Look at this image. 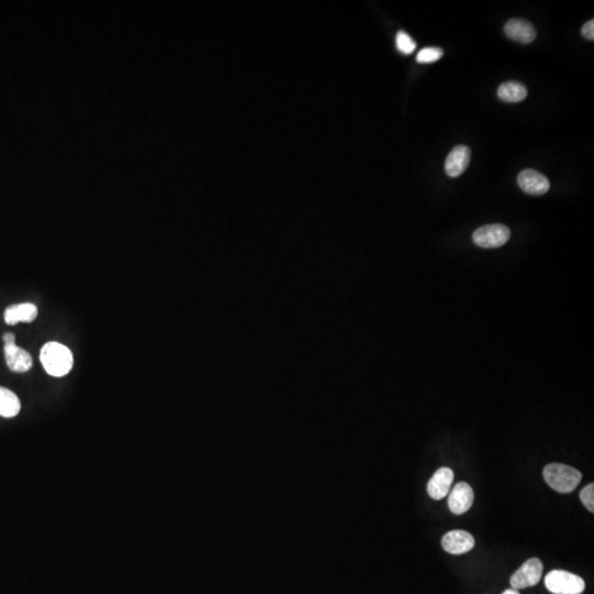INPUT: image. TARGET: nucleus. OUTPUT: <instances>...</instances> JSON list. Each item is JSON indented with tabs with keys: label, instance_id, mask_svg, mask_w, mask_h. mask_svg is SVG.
Masks as SVG:
<instances>
[{
	"label": "nucleus",
	"instance_id": "f257e3e1",
	"mask_svg": "<svg viewBox=\"0 0 594 594\" xmlns=\"http://www.w3.org/2000/svg\"><path fill=\"white\" fill-rule=\"evenodd\" d=\"M40 360L48 375L62 377L68 375L73 368V353L62 343H48L42 347Z\"/></svg>",
	"mask_w": 594,
	"mask_h": 594
},
{
	"label": "nucleus",
	"instance_id": "f03ea898",
	"mask_svg": "<svg viewBox=\"0 0 594 594\" xmlns=\"http://www.w3.org/2000/svg\"><path fill=\"white\" fill-rule=\"evenodd\" d=\"M543 479L556 492L571 493L583 480V474L577 469L563 464H549L543 468Z\"/></svg>",
	"mask_w": 594,
	"mask_h": 594
},
{
	"label": "nucleus",
	"instance_id": "7ed1b4c3",
	"mask_svg": "<svg viewBox=\"0 0 594 594\" xmlns=\"http://www.w3.org/2000/svg\"><path fill=\"white\" fill-rule=\"evenodd\" d=\"M545 587L553 594H581L585 589V580L565 570H551L545 577Z\"/></svg>",
	"mask_w": 594,
	"mask_h": 594
},
{
	"label": "nucleus",
	"instance_id": "20e7f679",
	"mask_svg": "<svg viewBox=\"0 0 594 594\" xmlns=\"http://www.w3.org/2000/svg\"><path fill=\"white\" fill-rule=\"evenodd\" d=\"M5 343V357L8 367L14 372L24 373L32 368V357L28 351L16 345V336L7 333L3 337Z\"/></svg>",
	"mask_w": 594,
	"mask_h": 594
},
{
	"label": "nucleus",
	"instance_id": "39448f33",
	"mask_svg": "<svg viewBox=\"0 0 594 594\" xmlns=\"http://www.w3.org/2000/svg\"><path fill=\"white\" fill-rule=\"evenodd\" d=\"M510 238L511 230L502 224L484 226L478 228L472 234L474 244L486 249L504 246Z\"/></svg>",
	"mask_w": 594,
	"mask_h": 594
},
{
	"label": "nucleus",
	"instance_id": "423d86ee",
	"mask_svg": "<svg viewBox=\"0 0 594 594\" xmlns=\"http://www.w3.org/2000/svg\"><path fill=\"white\" fill-rule=\"evenodd\" d=\"M543 571V565L541 559H528L513 573L510 579L511 587L516 590L534 587L541 581Z\"/></svg>",
	"mask_w": 594,
	"mask_h": 594
},
{
	"label": "nucleus",
	"instance_id": "0eeeda50",
	"mask_svg": "<svg viewBox=\"0 0 594 594\" xmlns=\"http://www.w3.org/2000/svg\"><path fill=\"white\" fill-rule=\"evenodd\" d=\"M476 545L474 536L470 533L462 529L448 531L442 539V546L444 551L452 555H462L474 549Z\"/></svg>",
	"mask_w": 594,
	"mask_h": 594
},
{
	"label": "nucleus",
	"instance_id": "6e6552de",
	"mask_svg": "<svg viewBox=\"0 0 594 594\" xmlns=\"http://www.w3.org/2000/svg\"><path fill=\"white\" fill-rule=\"evenodd\" d=\"M474 493L471 486L466 482H459L452 489L448 498V507L454 514L462 515L471 509Z\"/></svg>",
	"mask_w": 594,
	"mask_h": 594
},
{
	"label": "nucleus",
	"instance_id": "1a4fd4ad",
	"mask_svg": "<svg viewBox=\"0 0 594 594\" xmlns=\"http://www.w3.org/2000/svg\"><path fill=\"white\" fill-rule=\"evenodd\" d=\"M519 187L531 195L539 196L546 194L551 187L548 179L535 170H524L517 177Z\"/></svg>",
	"mask_w": 594,
	"mask_h": 594
},
{
	"label": "nucleus",
	"instance_id": "9d476101",
	"mask_svg": "<svg viewBox=\"0 0 594 594\" xmlns=\"http://www.w3.org/2000/svg\"><path fill=\"white\" fill-rule=\"evenodd\" d=\"M454 474L452 469L442 467L428 481L427 492L430 498L439 501L447 496L454 482Z\"/></svg>",
	"mask_w": 594,
	"mask_h": 594
},
{
	"label": "nucleus",
	"instance_id": "9b49d317",
	"mask_svg": "<svg viewBox=\"0 0 594 594\" xmlns=\"http://www.w3.org/2000/svg\"><path fill=\"white\" fill-rule=\"evenodd\" d=\"M471 159V150L466 145H457L450 151L446 162L444 171L450 177H458L466 171Z\"/></svg>",
	"mask_w": 594,
	"mask_h": 594
},
{
	"label": "nucleus",
	"instance_id": "f8f14e48",
	"mask_svg": "<svg viewBox=\"0 0 594 594\" xmlns=\"http://www.w3.org/2000/svg\"><path fill=\"white\" fill-rule=\"evenodd\" d=\"M504 31L510 39L521 43H531L537 36L534 26L523 19L509 20L505 24Z\"/></svg>",
	"mask_w": 594,
	"mask_h": 594
},
{
	"label": "nucleus",
	"instance_id": "ddd939ff",
	"mask_svg": "<svg viewBox=\"0 0 594 594\" xmlns=\"http://www.w3.org/2000/svg\"><path fill=\"white\" fill-rule=\"evenodd\" d=\"M6 324L14 326L18 323H32L38 317V307L32 303L11 305L5 311Z\"/></svg>",
	"mask_w": 594,
	"mask_h": 594
},
{
	"label": "nucleus",
	"instance_id": "4468645a",
	"mask_svg": "<svg viewBox=\"0 0 594 594\" xmlns=\"http://www.w3.org/2000/svg\"><path fill=\"white\" fill-rule=\"evenodd\" d=\"M21 410V403L18 396L10 390L0 387V416L12 418L17 416Z\"/></svg>",
	"mask_w": 594,
	"mask_h": 594
},
{
	"label": "nucleus",
	"instance_id": "2eb2a0df",
	"mask_svg": "<svg viewBox=\"0 0 594 594\" xmlns=\"http://www.w3.org/2000/svg\"><path fill=\"white\" fill-rule=\"evenodd\" d=\"M498 96L505 103H519L524 100L527 96V88L525 85L519 82H506L500 85Z\"/></svg>",
	"mask_w": 594,
	"mask_h": 594
},
{
	"label": "nucleus",
	"instance_id": "dca6fc26",
	"mask_svg": "<svg viewBox=\"0 0 594 594\" xmlns=\"http://www.w3.org/2000/svg\"><path fill=\"white\" fill-rule=\"evenodd\" d=\"M442 54H444V52H442V48H425L418 52L416 60H417L418 63H432V62H436V61L442 58Z\"/></svg>",
	"mask_w": 594,
	"mask_h": 594
},
{
	"label": "nucleus",
	"instance_id": "f3484780",
	"mask_svg": "<svg viewBox=\"0 0 594 594\" xmlns=\"http://www.w3.org/2000/svg\"><path fill=\"white\" fill-rule=\"evenodd\" d=\"M396 46L404 54H412L415 51L416 42L406 32L400 31L396 36Z\"/></svg>",
	"mask_w": 594,
	"mask_h": 594
},
{
	"label": "nucleus",
	"instance_id": "a211bd4d",
	"mask_svg": "<svg viewBox=\"0 0 594 594\" xmlns=\"http://www.w3.org/2000/svg\"><path fill=\"white\" fill-rule=\"evenodd\" d=\"M580 500L590 512H594V484H590L580 492Z\"/></svg>",
	"mask_w": 594,
	"mask_h": 594
},
{
	"label": "nucleus",
	"instance_id": "6ab92c4d",
	"mask_svg": "<svg viewBox=\"0 0 594 594\" xmlns=\"http://www.w3.org/2000/svg\"><path fill=\"white\" fill-rule=\"evenodd\" d=\"M583 34L585 38H587L588 40H593L594 39V21L593 20H590L588 21L587 24H585L583 27Z\"/></svg>",
	"mask_w": 594,
	"mask_h": 594
},
{
	"label": "nucleus",
	"instance_id": "aec40b11",
	"mask_svg": "<svg viewBox=\"0 0 594 594\" xmlns=\"http://www.w3.org/2000/svg\"><path fill=\"white\" fill-rule=\"evenodd\" d=\"M502 594H521V593H519V590L513 589V588H511V589L505 590V591L503 592Z\"/></svg>",
	"mask_w": 594,
	"mask_h": 594
}]
</instances>
